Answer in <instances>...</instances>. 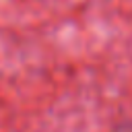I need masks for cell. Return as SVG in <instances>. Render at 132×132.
I'll return each instance as SVG.
<instances>
[{"instance_id":"1","label":"cell","mask_w":132,"mask_h":132,"mask_svg":"<svg viewBox=\"0 0 132 132\" xmlns=\"http://www.w3.org/2000/svg\"><path fill=\"white\" fill-rule=\"evenodd\" d=\"M113 132H132V120H126V122H120L116 128H113Z\"/></svg>"}]
</instances>
